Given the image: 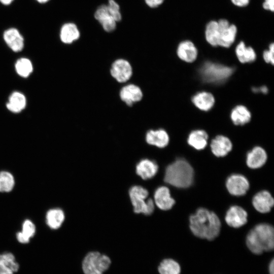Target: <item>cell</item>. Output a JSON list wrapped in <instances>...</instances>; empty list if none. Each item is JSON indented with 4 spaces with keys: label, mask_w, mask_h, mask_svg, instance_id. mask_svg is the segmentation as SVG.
I'll return each instance as SVG.
<instances>
[{
    "label": "cell",
    "mask_w": 274,
    "mask_h": 274,
    "mask_svg": "<svg viewBox=\"0 0 274 274\" xmlns=\"http://www.w3.org/2000/svg\"><path fill=\"white\" fill-rule=\"evenodd\" d=\"M109 12L113 19L117 22L122 19V14L119 5L115 0H109L107 5Z\"/></svg>",
    "instance_id": "obj_34"
},
{
    "label": "cell",
    "mask_w": 274,
    "mask_h": 274,
    "mask_svg": "<svg viewBox=\"0 0 274 274\" xmlns=\"http://www.w3.org/2000/svg\"><path fill=\"white\" fill-rule=\"evenodd\" d=\"M273 54L274 44L272 43L269 45L268 49L265 50L263 53V58L264 61L273 65L274 62Z\"/></svg>",
    "instance_id": "obj_35"
},
{
    "label": "cell",
    "mask_w": 274,
    "mask_h": 274,
    "mask_svg": "<svg viewBox=\"0 0 274 274\" xmlns=\"http://www.w3.org/2000/svg\"><path fill=\"white\" fill-rule=\"evenodd\" d=\"M252 204L258 212L261 213H266L269 212L273 206L274 200L268 191L263 190L254 196Z\"/></svg>",
    "instance_id": "obj_13"
},
{
    "label": "cell",
    "mask_w": 274,
    "mask_h": 274,
    "mask_svg": "<svg viewBox=\"0 0 274 274\" xmlns=\"http://www.w3.org/2000/svg\"><path fill=\"white\" fill-rule=\"evenodd\" d=\"M192 101L198 109L208 111L214 106L215 98L211 93L202 91L195 94L192 98Z\"/></svg>",
    "instance_id": "obj_21"
},
{
    "label": "cell",
    "mask_w": 274,
    "mask_h": 274,
    "mask_svg": "<svg viewBox=\"0 0 274 274\" xmlns=\"http://www.w3.org/2000/svg\"><path fill=\"white\" fill-rule=\"evenodd\" d=\"M19 264L10 253L0 254V274H13L19 269Z\"/></svg>",
    "instance_id": "obj_23"
},
{
    "label": "cell",
    "mask_w": 274,
    "mask_h": 274,
    "mask_svg": "<svg viewBox=\"0 0 274 274\" xmlns=\"http://www.w3.org/2000/svg\"><path fill=\"white\" fill-rule=\"evenodd\" d=\"M208 135L203 130L198 129L191 131L187 139L188 144L196 150L203 149L207 145Z\"/></svg>",
    "instance_id": "obj_24"
},
{
    "label": "cell",
    "mask_w": 274,
    "mask_h": 274,
    "mask_svg": "<svg viewBox=\"0 0 274 274\" xmlns=\"http://www.w3.org/2000/svg\"><path fill=\"white\" fill-rule=\"evenodd\" d=\"M193 179V169L185 159H176L165 169L164 181L177 188L189 187L192 184Z\"/></svg>",
    "instance_id": "obj_3"
},
{
    "label": "cell",
    "mask_w": 274,
    "mask_h": 274,
    "mask_svg": "<svg viewBox=\"0 0 274 274\" xmlns=\"http://www.w3.org/2000/svg\"><path fill=\"white\" fill-rule=\"evenodd\" d=\"M226 186L228 191L234 196L245 195L249 188L247 179L240 174H232L226 180Z\"/></svg>",
    "instance_id": "obj_9"
},
{
    "label": "cell",
    "mask_w": 274,
    "mask_h": 274,
    "mask_svg": "<svg viewBox=\"0 0 274 274\" xmlns=\"http://www.w3.org/2000/svg\"><path fill=\"white\" fill-rule=\"evenodd\" d=\"M234 68L211 61L204 62L199 69L200 76L205 82L214 84L226 81L233 74Z\"/></svg>",
    "instance_id": "obj_4"
},
{
    "label": "cell",
    "mask_w": 274,
    "mask_h": 274,
    "mask_svg": "<svg viewBox=\"0 0 274 274\" xmlns=\"http://www.w3.org/2000/svg\"><path fill=\"white\" fill-rule=\"evenodd\" d=\"M153 201L159 209L163 211L170 210L175 203L169 189L165 186L157 188L154 192Z\"/></svg>",
    "instance_id": "obj_14"
},
{
    "label": "cell",
    "mask_w": 274,
    "mask_h": 274,
    "mask_svg": "<svg viewBox=\"0 0 274 274\" xmlns=\"http://www.w3.org/2000/svg\"><path fill=\"white\" fill-rule=\"evenodd\" d=\"M160 274H180L181 267L179 264L172 259L163 260L158 266Z\"/></svg>",
    "instance_id": "obj_31"
},
{
    "label": "cell",
    "mask_w": 274,
    "mask_h": 274,
    "mask_svg": "<svg viewBox=\"0 0 274 274\" xmlns=\"http://www.w3.org/2000/svg\"><path fill=\"white\" fill-rule=\"evenodd\" d=\"M26 103V98L23 94L14 92L10 95L7 107L12 112L18 113L24 109Z\"/></svg>",
    "instance_id": "obj_29"
},
{
    "label": "cell",
    "mask_w": 274,
    "mask_h": 274,
    "mask_svg": "<svg viewBox=\"0 0 274 274\" xmlns=\"http://www.w3.org/2000/svg\"><path fill=\"white\" fill-rule=\"evenodd\" d=\"M15 68L17 73L20 76L27 77L32 71V65L28 59L21 58L17 61Z\"/></svg>",
    "instance_id": "obj_33"
},
{
    "label": "cell",
    "mask_w": 274,
    "mask_h": 274,
    "mask_svg": "<svg viewBox=\"0 0 274 274\" xmlns=\"http://www.w3.org/2000/svg\"><path fill=\"white\" fill-rule=\"evenodd\" d=\"M120 99L126 106L131 107L140 102L143 98V92L140 86L134 84H129L123 86L119 92Z\"/></svg>",
    "instance_id": "obj_10"
},
{
    "label": "cell",
    "mask_w": 274,
    "mask_h": 274,
    "mask_svg": "<svg viewBox=\"0 0 274 274\" xmlns=\"http://www.w3.org/2000/svg\"><path fill=\"white\" fill-rule=\"evenodd\" d=\"M263 8L266 10L273 12L274 0H264L262 5Z\"/></svg>",
    "instance_id": "obj_37"
},
{
    "label": "cell",
    "mask_w": 274,
    "mask_h": 274,
    "mask_svg": "<svg viewBox=\"0 0 274 274\" xmlns=\"http://www.w3.org/2000/svg\"><path fill=\"white\" fill-rule=\"evenodd\" d=\"M252 90L253 91V92L255 93L260 92L262 93L266 94L268 92V88H267L266 86H263L259 88L254 87L252 88Z\"/></svg>",
    "instance_id": "obj_39"
},
{
    "label": "cell",
    "mask_w": 274,
    "mask_h": 274,
    "mask_svg": "<svg viewBox=\"0 0 274 274\" xmlns=\"http://www.w3.org/2000/svg\"><path fill=\"white\" fill-rule=\"evenodd\" d=\"M65 219L63 211L58 208L49 210L46 214V220L48 226L51 229L60 227Z\"/></svg>",
    "instance_id": "obj_27"
},
{
    "label": "cell",
    "mask_w": 274,
    "mask_h": 274,
    "mask_svg": "<svg viewBox=\"0 0 274 274\" xmlns=\"http://www.w3.org/2000/svg\"><path fill=\"white\" fill-rule=\"evenodd\" d=\"M269 274H274V260L272 259L269 264L268 267Z\"/></svg>",
    "instance_id": "obj_40"
},
{
    "label": "cell",
    "mask_w": 274,
    "mask_h": 274,
    "mask_svg": "<svg viewBox=\"0 0 274 274\" xmlns=\"http://www.w3.org/2000/svg\"><path fill=\"white\" fill-rule=\"evenodd\" d=\"M205 37L209 44L214 47L218 46L219 29L217 21L212 20L207 24Z\"/></svg>",
    "instance_id": "obj_30"
},
{
    "label": "cell",
    "mask_w": 274,
    "mask_h": 274,
    "mask_svg": "<svg viewBox=\"0 0 274 274\" xmlns=\"http://www.w3.org/2000/svg\"><path fill=\"white\" fill-rule=\"evenodd\" d=\"M36 232L35 224L29 220H25L22 226V230L17 232L16 238L18 241L21 244L28 243L30 239L32 237Z\"/></svg>",
    "instance_id": "obj_28"
},
{
    "label": "cell",
    "mask_w": 274,
    "mask_h": 274,
    "mask_svg": "<svg viewBox=\"0 0 274 274\" xmlns=\"http://www.w3.org/2000/svg\"><path fill=\"white\" fill-rule=\"evenodd\" d=\"M149 195L148 190L141 186H133L129 190V196L133 211L136 214L150 215L154 211V201L151 198L147 199Z\"/></svg>",
    "instance_id": "obj_5"
},
{
    "label": "cell",
    "mask_w": 274,
    "mask_h": 274,
    "mask_svg": "<svg viewBox=\"0 0 274 274\" xmlns=\"http://www.w3.org/2000/svg\"><path fill=\"white\" fill-rule=\"evenodd\" d=\"M40 3H45L49 0H36Z\"/></svg>",
    "instance_id": "obj_42"
},
{
    "label": "cell",
    "mask_w": 274,
    "mask_h": 274,
    "mask_svg": "<svg viewBox=\"0 0 274 274\" xmlns=\"http://www.w3.org/2000/svg\"><path fill=\"white\" fill-rule=\"evenodd\" d=\"M177 54L179 58L182 60L190 63L196 60L198 52L193 42L186 40L181 42L179 44L177 47Z\"/></svg>",
    "instance_id": "obj_17"
},
{
    "label": "cell",
    "mask_w": 274,
    "mask_h": 274,
    "mask_svg": "<svg viewBox=\"0 0 274 274\" xmlns=\"http://www.w3.org/2000/svg\"><path fill=\"white\" fill-rule=\"evenodd\" d=\"M231 1L234 5L239 7H243L249 4L250 0H231Z\"/></svg>",
    "instance_id": "obj_38"
},
{
    "label": "cell",
    "mask_w": 274,
    "mask_h": 274,
    "mask_svg": "<svg viewBox=\"0 0 274 274\" xmlns=\"http://www.w3.org/2000/svg\"><path fill=\"white\" fill-rule=\"evenodd\" d=\"M14 0H0V2L4 5H10Z\"/></svg>",
    "instance_id": "obj_41"
},
{
    "label": "cell",
    "mask_w": 274,
    "mask_h": 274,
    "mask_svg": "<svg viewBox=\"0 0 274 274\" xmlns=\"http://www.w3.org/2000/svg\"><path fill=\"white\" fill-rule=\"evenodd\" d=\"M217 22L219 29L218 46L228 48L235 41L237 27L234 24H230L228 20L224 19Z\"/></svg>",
    "instance_id": "obj_8"
},
{
    "label": "cell",
    "mask_w": 274,
    "mask_h": 274,
    "mask_svg": "<svg viewBox=\"0 0 274 274\" xmlns=\"http://www.w3.org/2000/svg\"><path fill=\"white\" fill-rule=\"evenodd\" d=\"M15 180L13 176L9 172H0V192H10L14 188Z\"/></svg>",
    "instance_id": "obj_32"
},
{
    "label": "cell",
    "mask_w": 274,
    "mask_h": 274,
    "mask_svg": "<svg viewBox=\"0 0 274 274\" xmlns=\"http://www.w3.org/2000/svg\"><path fill=\"white\" fill-rule=\"evenodd\" d=\"M158 166L154 161L148 159L141 160L136 165V173L143 180L153 178L157 174Z\"/></svg>",
    "instance_id": "obj_20"
},
{
    "label": "cell",
    "mask_w": 274,
    "mask_h": 274,
    "mask_svg": "<svg viewBox=\"0 0 274 274\" xmlns=\"http://www.w3.org/2000/svg\"><path fill=\"white\" fill-rule=\"evenodd\" d=\"M189 226L196 236L209 241L214 239L219 234L221 222L218 216L207 209L200 208L189 217Z\"/></svg>",
    "instance_id": "obj_1"
},
{
    "label": "cell",
    "mask_w": 274,
    "mask_h": 274,
    "mask_svg": "<svg viewBox=\"0 0 274 274\" xmlns=\"http://www.w3.org/2000/svg\"><path fill=\"white\" fill-rule=\"evenodd\" d=\"M266 160L265 151L261 147L256 146L247 153L246 163L249 167L256 169L262 167Z\"/></svg>",
    "instance_id": "obj_18"
},
{
    "label": "cell",
    "mask_w": 274,
    "mask_h": 274,
    "mask_svg": "<svg viewBox=\"0 0 274 274\" xmlns=\"http://www.w3.org/2000/svg\"><path fill=\"white\" fill-rule=\"evenodd\" d=\"M110 264V259L106 255L98 252H91L84 258L82 268L85 274H102Z\"/></svg>",
    "instance_id": "obj_6"
},
{
    "label": "cell",
    "mask_w": 274,
    "mask_h": 274,
    "mask_svg": "<svg viewBox=\"0 0 274 274\" xmlns=\"http://www.w3.org/2000/svg\"><path fill=\"white\" fill-rule=\"evenodd\" d=\"M146 4L150 8H155L160 6L164 0H144Z\"/></svg>",
    "instance_id": "obj_36"
},
{
    "label": "cell",
    "mask_w": 274,
    "mask_h": 274,
    "mask_svg": "<svg viewBox=\"0 0 274 274\" xmlns=\"http://www.w3.org/2000/svg\"><path fill=\"white\" fill-rule=\"evenodd\" d=\"M145 140L147 143L150 145L163 148L168 145L169 138L164 129H150L147 132Z\"/></svg>",
    "instance_id": "obj_15"
},
{
    "label": "cell",
    "mask_w": 274,
    "mask_h": 274,
    "mask_svg": "<svg viewBox=\"0 0 274 274\" xmlns=\"http://www.w3.org/2000/svg\"><path fill=\"white\" fill-rule=\"evenodd\" d=\"M210 146L214 155L217 157H224L231 150L232 144L229 138L219 135L212 140Z\"/></svg>",
    "instance_id": "obj_16"
},
{
    "label": "cell",
    "mask_w": 274,
    "mask_h": 274,
    "mask_svg": "<svg viewBox=\"0 0 274 274\" xmlns=\"http://www.w3.org/2000/svg\"><path fill=\"white\" fill-rule=\"evenodd\" d=\"M80 37V30L75 23H66L62 26L60 31V38L63 43L71 44L78 40Z\"/></svg>",
    "instance_id": "obj_22"
},
{
    "label": "cell",
    "mask_w": 274,
    "mask_h": 274,
    "mask_svg": "<svg viewBox=\"0 0 274 274\" xmlns=\"http://www.w3.org/2000/svg\"><path fill=\"white\" fill-rule=\"evenodd\" d=\"M251 118L250 112L243 105L236 106L232 110L230 113V118L236 125L246 124L250 121Z\"/></svg>",
    "instance_id": "obj_25"
},
{
    "label": "cell",
    "mask_w": 274,
    "mask_h": 274,
    "mask_svg": "<svg viewBox=\"0 0 274 274\" xmlns=\"http://www.w3.org/2000/svg\"><path fill=\"white\" fill-rule=\"evenodd\" d=\"M110 73L117 82L123 83L129 81L133 74L131 63L124 58H118L111 64Z\"/></svg>",
    "instance_id": "obj_7"
},
{
    "label": "cell",
    "mask_w": 274,
    "mask_h": 274,
    "mask_svg": "<svg viewBox=\"0 0 274 274\" xmlns=\"http://www.w3.org/2000/svg\"><path fill=\"white\" fill-rule=\"evenodd\" d=\"M246 245L248 249L256 255L272 251L274 248V230L272 226L267 223L256 225L247 234Z\"/></svg>",
    "instance_id": "obj_2"
},
{
    "label": "cell",
    "mask_w": 274,
    "mask_h": 274,
    "mask_svg": "<svg viewBox=\"0 0 274 274\" xmlns=\"http://www.w3.org/2000/svg\"><path fill=\"white\" fill-rule=\"evenodd\" d=\"M3 37L6 44L13 51L19 52L23 49L24 39L17 29H7L4 32Z\"/></svg>",
    "instance_id": "obj_19"
},
{
    "label": "cell",
    "mask_w": 274,
    "mask_h": 274,
    "mask_svg": "<svg viewBox=\"0 0 274 274\" xmlns=\"http://www.w3.org/2000/svg\"><path fill=\"white\" fill-rule=\"evenodd\" d=\"M94 17L106 32H110L116 29L117 22L110 14L107 5L99 6L96 9Z\"/></svg>",
    "instance_id": "obj_12"
},
{
    "label": "cell",
    "mask_w": 274,
    "mask_h": 274,
    "mask_svg": "<svg viewBox=\"0 0 274 274\" xmlns=\"http://www.w3.org/2000/svg\"><path fill=\"white\" fill-rule=\"evenodd\" d=\"M235 54L238 60L243 63H250L255 61L256 54L251 47H247L244 42H240L235 48Z\"/></svg>",
    "instance_id": "obj_26"
},
{
    "label": "cell",
    "mask_w": 274,
    "mask_h": 274,
    "mask_svg": "<svg viewBox=\"0 0 274 274\" xmlns=\"http://www.w3.org/2000/svg\"><path fill=\"white\" fill-rule=\"evenodd\" d=\"M248 214L242 207L233 206L229 208L225 215V221L230 227L239 228L247 222Z\"/></svg>",
    "instance_id": "obj_11"
}]
</instances>
